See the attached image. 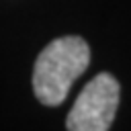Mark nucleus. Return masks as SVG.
I'll return each mask as SVG.
<instances>
[{
	"instance_id": "nucleus-2",
	"label": "nucleus",
	"mask_w": 131,
	"mask_h": 131,
	"mask_svg": "<svg viewBox=\"0 0 131 131\" xmlns=\"http://www.w3.org/2000/svg\"><path fill=\"white\" fill-rule=\"evenodd\" d=\"M119 96H121L119 82L106 72L96 74L78 94L72 111L68 113L66 127L70 131L111 129V123L119 106Z\"/></svg>"
},
{
	"instance_id": "nucleus-1",
	"label": "nucleus",
	"mask_w": 131,
	"mask_h": 131,
	"mask_svg": "<svg viewBox=\"0 0 131 131\" xmlns=\"http://www.w3.org/2000/svg\"><path fill=\"white\" fill-rule=\"evenodd\" d=\"M88 63L90 47L82 37L68 35L53 39L37 55L33 68V90L37 100L45 106L61 104Z\"/></svg>"
}]
</instances>
